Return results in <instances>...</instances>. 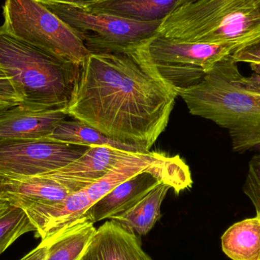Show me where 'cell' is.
<instances>
[{
  "mask_svg": "<svg viewBox=\"0 0 260 260\" xmlns=\"http://www.w3.org/2000/svg\"><path fill=\"white\" fill-rule=\"evenodd\" d=\"M180 0H107L88 8L140 22L163 21Z\"/></svg>",
  "mask_w": 260,
  "mask_h": 260,
  "instance_id": "e0dca14e",
  "label": "cell"
},
{
  "mask_svg": "<svg viewBox=\"0 0 260 260\" xmlns=\"http://www.w3.org/2000/svg\"><path fill=\"white\" fill-rule=\"evenodd\" d=\"M132 151L107 146L89 147L85 154L67 166L43 174L79 191L95 183L104 177L117 161Z\"/></svg>",
  "mask_w": 260,
  "mask_h": 260,
  "instance_id": "30bf717a",
  "label": "cell"
},
{
  "mask_svg": "<svg viewBox=\"0 0 260 260\" xmlns=\"http://www.w3.org/2000/svg\"><path fill=\"white\" fill-rule=\"evenodd\" d=\"M67 117L63 111H33L15 105L0 112V139L47 138Z\"/></svg>",
  "mask_w": 260,
  "mask_h": 260,
  "instance_id": "4fadbf2b",
  "label": "cell"
},
{
  "mask_svg": "<svg viewBox=\"0 0 260 260\" xmlns=\"http://www.w3.org/2000/svg\"><path fill=\"white\" fill-rule=\"evenodd\" d=\"M231 56L237 63H260V43L237 50Z\"/></svg>",
  "mask_w": 260,
  "mask_h": 260,
  "instance_id": "cb8c5ba5",
  "label": "cell"
},
{
  "mask_svg": "<svg viewBox=\"0 0 260 260\" xmlns=\"http://www.w3.org/2000/svg\"><path fill=\"white\" fill-rule=\"evenodd\" d=\"M81 65L8 33L0 26V67L33 111H67Z\"/></svg>",
  "mask_w": 260,
  "mask_h": 260,
  "instance_id": "3957f363",
  "label": "cell"
},
{
  "mask_svg": "<svg viewBox=\"0 0 260 260\" xmlns=\"http://www.w3.org/2000/svg\"><path fill=\"white\" fill-rule=\"evenodd\" d=\"M252 70L254 72L250 77H244L240 75L239 83L249 91L260 92V63L250 64Z\"/></svg>",
  "mask_w": 260,
  "mask_h": 260,
  "instance_id": "d4e9b609",
  "label": "cell"
},
{
  "mask_svg": "<svg viewBox=\"0 0 260 260\" xmlns=\"http://www.w3.org/2000/svg\"><path fill=\"white\" fill-rule=\"evenodd\" d=\"M168 157L160 153L131 152L120 159L100 180L85 188L92 205L116 186L147 171L156 165L165 162Z\"/></svg>",
  "mask_w": 260,
  "mask_h": 260,
  "instance_id": "9a60e30c",
  "label": "cell"
},
{
  "mask_svg": "<svg viewBox=\"0 0 260 260\" xmlns=\"http://www.w3.org/2000/svg\"><path fill=\"white\" fill-rule=\"evenodd\" d=\"M157 35L183 42L229 44L237 50L250 47L260 43V0H180Z\"/></svg>",
  "mask_w": 260,
  "mask_h": 260,
  "instance_id": "277c9868",
  "label": "cell"
},
{
  "mask_svg": "<svg viewBox=\"0 0 260 260\" xmlns=\"http://www.w3.org/2000/svg\"><path fill=\"white\" fill-rule=\"evenodd\" d=\"M3 15V28L21 41L78 65L90 54L79 34L38 0H6Z\"/></svg>",
  "mask_w": 260,
  "mask_h": 260,
  "instance_id": "8992f818",
  "label": "cell"
},
{
  "mask_svg": "<svg viewBox=\"0 0 260 260\" xmlns=\"http://www.w3.org/2000/svg\"><path fill=\"white\" fill-rule=\"evenodd\" d=\"M238 63L232 56L217 62L197 85L180 91L189 113L229 131L234 151L260 147V92L239 83Z\"/></svg>",
  "mask_w": 260,
  "mask_h": 260,
  "instance_id": "7a4b0ae2",
  "label": "cell"
},
{
  "mask_svg": "<svg viewBox=\"0 0 260 260\" xmlns=\"http://www.w3.org/2000/svg\"><path fill=\"white\" fill-rule=\"evenodd\" d=\"M89 147L44 138L0 139V177H37L60 169L80 157Z\"/></svg>",
  "mask_w": 260,
  "mask_h": 260,
  "instance_id": "9c48e42d",
  "label": "cell"
},
{
  "mask_svg": "<svg viewBox=\"0 0 260 260\" xmlns=\"http://www.w3.org/2000/svg\"><path fill=\"white\" fill-rule=\"evenodd\" d=\"M80 260H152L134 232L110 219L96 230Z\"/></svg>",
  "mask_w": 260,
  "mask_h": 260,
  "instance_id": "8fae6325",
  "label": "cell"
},
{
  "mask_svg": "<svg viewBox=\"0 0 260 260\" xmlns=\"http://www.w3.org/2000/svg\"><path fill=\"white\" fill-rule=\"evenodd\" d=\"M43 3H59V4L70 5L82 9H88L94 5L107 0H38Z\"/></svg>",
  "mask_w": 260,
  "mask_h": 260,
  "instance_id": "484cf974",
  "label": "cell"
},
{
  "mask_svg": "<svg viewBox=\"0 0 260 260\" xmlns=\"http://www.w3.org/2000/svg\"><path fill=\"white\" fill-rule=\"evenodd\" d=\"M36 232V229L24 209L10 205L0 215V255L21 235Z\"/></svg>",
  "mask_w": 260,
  "mask_h": 260,
  "instance_id": "44dd1931",
  "label": "cell"
},
{
  "mask_svg": "<svg viewBox=\"0 0 260 260\" xmlns=\"http://www.w3.org/2000/svg\"><path fill=\"white\" fill-rule=\"evenodd\" d=\"M47 139L82 146L107 145L132 152H149L140 147L127 145L109 139L99 130L73 118L72 120H67V118L60 122Z\"/></svg>",
  "mask_w": 260,
  "mask_h": 260,
  "instance_id": "ffe728a7",
  "label": "cell"
},
{
  "mask_svg": "<svg viewBox=\"0 0 260 260\" xmlns=\"http://www.w3.org/2000/svg\"><path fill=\"white\" fill-rule=\"evenodd\" d=\"M170 189L169 185L160 183L133 207L110 219L120 223L136 235H147L161 217L160 206Z\"/></svg>",
  "mask_w": 260,
  "mask_h": 260,
  "instance_id": "ac0fdd59",
  "label": "cell"
},
{
  "mask_svg": "<svg viewBox=\"0 0 260 260\" xmlns=\"http://www.w3.org/2000/svg\"><path fill=\"white\" fill-rule=\"evenodd\" d=\"M92 206L85 188L72 192L63 200L24 209L41 241L54 236L83 217Z\"/></svg>",
  "mask_w": 260,
  "mask_h": 260,
  "instance_id": "7c38bea8",
  "label": "cell"
},
{
  "mask_svg": "<svg viewBox=\"0 0 260 260\" xmlns=\"http://www.w3.org/2000/svg\"><path fill=\"white\" fill-rule=\"evenodd\" d=\"M243 191L253 203L256 214H260V152L253 156L249 163Z\"/></svg>",
  "mask_w": 260,
  "mask_h": 260,
  "instance_id": "7402d4cb",
  "label": "cell"
},
{
  "mask_svg": "<svg viewBox=\"0 0 260 260\" xmlns=\"http://www.w3.org/2000/svg\"><path fill=\"white\" fill-rule=\"evenodd\" d=\"M177 97L154 76L138 46L90 53L66 113L109 139L150 151L168 126Z\"/></svg>",
  "mask_w": 260,
  "mask_h": 260,
  "instance_id": "6da1fadb",
  "label": "cell"
},
{
  "mask_svg": "<svg viewBox=\"0 0 260 260\" xmlns=\"http://www.w3.org/2000/svg\"><path fill=\"white\" fill-rule=\"evenodd\" d=\"M10 205L9 202H4V203H0V215H3L7 210L8 208L9 207Z\"/></svg>",
  "mask_w": 260,
  "mask_h": 260,
  "instance_id": "f1b7e54d",
  "label": "cell"
},
{
  "mask_svg": "<svg viewBox=\"0 0 260 260\" xmlns=\"http://www.w3.org/2000/svg\"><path fill=\"white\" fill-rule=\"evenodd\" d=\"M47 255V245L44 241H41L39 245L35 247L30 253L20 260H46Z\"/></svg>",
  "mask_w": 260,
  "mask_h": 260,
  "instance_id": "4316f807",
  "label": "cell"
},
{
  "mask_svg": "<svg viewBox=\"0 0 260 260\" xmlns=\"http://www.w3.org/2000/svg\"><path fill=\"white\" fill-rule=\"evenodd\" d=\"M162 183L169 185L177 193L192 186L189 167L180 156L168 157L163 163L120 183L93 204L83 218L92 223L110 219L133 207Z\"/></svg>",
  "mask_w": 260,
  "mask_h": 260,
  "instance_id": "ba28073f",
  "label": "cell"
},
{
  "mask_svg": "<svg viewBox=\"0 0 260 260\" xmlns=\"http://www.w3.org/2000/svg\"><path fill=\"white\" fill-rule=\"evenodd\" d=\"M97 229L94 223L82 217L54 236L44 240L46 260H80Z\"/></svg>",
  "mask_w": 260,
  "mask_h": 260,
  "instance_id": "2e32d148",
  "label": "cell"
},
{
  "mask_svg": "<svg viewBox=\"0 0 260 260\" xmlns=\"http://www.w3.org/2000/svg\"><path fill=\"white\" fill-rule=\"evenodd\" d=\"M139 50L154 76L177 95L198 84L217 62L237 49L229 44L183 42L156 35L139 45Z\"/></svg>",
  "mask_w": 260,
  "mask_h": 260,
  "instance_id": "5b68a950",
  "label": "cell"
},
{
  "mask_svg": "<svg viewBox=\"0 0 260 260\" xmlns=\"http://www.w3.org/2000/svg\"><path fill=\"white\" fill-rule=\"evenodd\" d=\"M20 104L21 99L12 82L0 67V106L11 108Z\"/></svg>",
  "mask_w": 260,
  "mask_h": 260,
  "instance_id": "603a6c76",
  "label": "cell"
},
{
  "mask_svg": "<svg viewBox=\"0 0 260 260\" xmlns=\"http://www.w3.org/2000/svg\"><path fill=\"white\" fill-rule=\"evenodd\" d=\"M6 180L8 201L24 210L38 205L57 203L76 192L57 180L44 176Z\"/></svg>",
  "mask_w": 260,
  "mask_h": 260,
  "instance_id": "5bb4252c",
  "label": "cell"
},
{
  "mask_svg": "<svg viewBox=\"0 0 260 260\" xmlns=\"http://www.w3.org/2000/svg\"><path fill=\"white\" fill-rule=\"evenodd\" d=\"M12 108V107H11ZM7 107H1L0 106V112H2V111H5V110L8 109Z\"/></svg>",
  "mask_w": 260,
  "mask_h": 260,
  "instance_id": "f546056e",
  "label": "cell"
},
{
  "mask_svg": "<svg viewBox=\"0 0 260 260\" xmlns=\"http://www.w3.org/2000/svg\"><path fill=\"white\" fill-rule=\"evenodd\" d=\"M43 4L79 34L90 53L124 51L138 47L157 35L162 21L140 22L70 5Z\"/></svg>",
  "mask_w": 260,
  "mask_h": 260,
  "instance_id": "52a82bcc",
  "label": "cell"
},
{
  "mask_svg": "<svg viewBox=\"0 0 260 260\" xmlns=\"http://www.w3.org/2000/svg\"><path fill=\"white\" fill-rule=\"evenodd\" d=\"M4 202H9L7 197V186L6 178L0 177V203Z\"/></svg>",
  "mask_w": 260,
  "mask_h": 260,
  "instance_id": "83f0119b",
  "label": "cell"
},
{
  "mask_svg": "<svg viewBox=\"0 0 260 260\" xmlns=\"http://www.w3.org/2000/svg\"><path fill=\"white\" fill-rule=\"evenodd\" d=\"M221 248L232 260H260V214L231 226L221 237Z\"/></svg>",
  "mask_w": 260,
  "mask_h": 260,
  "instance_id": "d6986e66",
  "label": "cell"
}]
</instances>
